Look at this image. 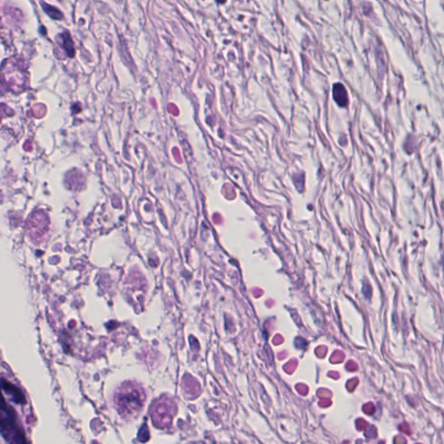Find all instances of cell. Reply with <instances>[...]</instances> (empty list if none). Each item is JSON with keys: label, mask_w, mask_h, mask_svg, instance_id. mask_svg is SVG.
<instances>
[{"label": "cell", "mask_w": 444, "mask_h": 444, "mask_svg": "<svg viewBox=\"0 0 444 444\" xmlns=\"http://www.w3.org/2000/svg\"><path fill=\"white\" fill-rule=\"evenodd\" d=\"M0 434L11 444H26L24 430L18 421L16 411L4 400L0 389Z\"/></svg>", "instance_id": "obj_1"}, {"label": "cell", "mask_w": 444, "mask_h": 444, "mask_svg": "<svg viewBox=\"0 0 444 444\" xmlns=\"http://www.w3.org/2000/svg\"><path fill=\"white\" fill-rule=\"evenodd\" d=\"M142 395L137 390H130L121 394L119 405L120 409H123V412H133L139 409L142 406Z\"/></svg>", "instance_id": "obj_2"}, {"label": "cell", "mask_w": 444, "mask_h": 444, "mask_svg": "<svg viewBox=\"0 0 444 444\" xmlns=\"http://www.w3.org/2000/svg\"><path fill=\"white\" fill-rule=\"evenodd\" d=\"M0 387L6 393L12 397V399L18 405H24L26 404V399L22 390H20L17 386L12 385L8 381H5L3 378H0Z\"/></svg>", "instance_id": "obj_3"}, {"label": "cell", "mask_w": 444, "mask_h": 444, "mask_svg": "<svg viewBox=\"0 0 444 444\" xmlns=\"http://www.w3.org/2000/svg\"><path fill=\"white\" fill-rule=\"evenodd\" d=\"M332 93L335 102H337L339 106L346 107L348 104V93L346 87L344 86L342 83H335L332 89Z\"/></svg>", "instance_id": "obj_4"}, {"label": "cell", "mask_w": 444, "mask_h": 444, "mask_svg": "<svg viewBox=\"0 0 444 444\" xmlns=\"http://www.w3.org/2000/svg\"><path fill=\"white\" fill-rule=\"evenodd\" d=\"M62 38H63L64 51H66L69 57L73 58L75 56V47H74L73 41L71 39V35L68 32H64L62 35Z\"/></svg>", "instance_id": "obj_5"}, {"label": "cell", "mask_w": 444, "mask_h": 444, "mask_svg": "<svg viewBox=\"0 0 444 444\" xmlns=\"http://www.w3.org/2000/svg\"><path fill=\"white\" fill-rule=\"evenodd\" d=\"M43 6V11L47 13L49 16L51 17L53 19L61 20L63 19V14L62 12L59 11L58 9L56 8L54 6H51L45 3H41Z\"/></svg>", "instance_id": "obj_6"}, {"label": "cell", "mask_w": 444, "mask_h": 444, "mask_svg": "<svg viewBox=\"0 0 444 444\" xmlns=\"http://www.w3.org/2000/svg\"><path fill=\"white\" fill-rule=\"evenodd\" d=\"M216 2L218 4H225L227 2V0H216Z\"/></svg>", "instance_id": "obj_7"}]
</instances>
